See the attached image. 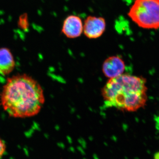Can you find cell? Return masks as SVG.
<instances>
[{"label": "cell", "instance_id": "cell-1", "mask_svg": "<svg viewBox=\"0 0 159 159\" xmlns=\"http://www.w3.org/2000/svg\"><path fill=\"white\" fill-rule=\"evenodd\" d=\"M0 97L4 110L10 116L16 118L36 116L45 102L41 86L26 74H17L8 78Z\"/></svg>", "mask_w": 159, "mask_h": 159}, {"label": "cell", "instance_id": "cell-2", "mask_svg": "<svg viewBox=\"0 0 159 159\" xmlns=\"http://www.w3.org/2000/svg\"><path fill=\"white\" fill-rule=\"evenodd\" d=\"M146 93L145 78L127 74L109 80L102 91L107 107L130 112L145 106Z\"/></svg>", "mask_w": 159, "mask_h": 159}, {"label": "cell", "instance_id": "cell-3", "mask_svg": "<svg viewBox=\"0 0 159 159\" xmlns=\"http://www.w3.org/2000/svg\"><path fill=\"white\" fill-rule=\"evenodd\" d=\"M128 16L142 29H159V0H135Z\"/></svg>", "mask_w": 159, "mask_h": 159}, {"label": "cell", "instance_id": "cell-4", "mask_svg": "<svg viewBox=\"0 0 159 159\" xmlns=\"http://www.w3.org/2000/svg\"><path fill=\"white\" fill-rule=\"evenodd\" d=\"M106 29L105 19L100 16H89L83 24V32L89 39H96L101 37Z\"/></svg>", "mask_w": 159, "mask_h": 159}, {"label": "cell", "instance_id": "cell-5", "mask_svg": "<svg viewBox=\"0 0 159 159\" xmlns=\"http://www.w3.org/2000/svg\"><path fill=\"white\" fill-rule=\"evenodd\" d=\"M102 72L107 78H115L123 74L125 64L121 57L113 56L106 59L102 64Z\"/></svg>", "mask_w": 159, "mask_h": 159}, {"label": "cell", "instance_id": "cell-6", "mask_svg": "<svg viewBox=\"0 0 159 159\" xmlns=\"http://www.w3.org/2000/svg\"><path fill=\"white\" fill-rule=\"evenodd\" d=\"M61 32L68 38L79 37L83 32L82 20L77 16H69L64 21Z\"/></svg>", "mask_w": 159, "mask_h": 159}, {"label": "cell", "instance_id": "cell-7", "mask_svg": "<svg viewBox=\"0 0 159 159\" xmlns=\"http://www.w3.org/2000/svg\"><path fill=\"white\" fill-rule=\"evenodd\" d=\"M15 65L14 56L10 49L0 48V74L4 76L9 75L14 70Z\"/></svg>", "mask_w": 159, "mask_h": 159}, {"label": "cell", "instance_id": "cell-8", "mask_svg": "<svg viewBox=\"0 0 159 159\" xmlns=\"http://www.w3.org/2000/svg\"><path fill=\"white\" fill-rule=\"evenodd\" d=\"M6 150V145L5 142L0 138V159L2 157Z\"/></svg>", "mask_w": 159, "mask_h": 159}, {"label": "cell", "instance_id": "cell-9", "mask_svg": "<svg viewBox=\"0 0 159 159\" xmlns=\"http://www.w3.org/2000/svg\"><path fill=\"white\" fill-rule=\"evenodd\" d=\"M154 159H159V152H157L154 156Z\"/></svg>", "mask_w": 159, "mask_h": 159}]
</instances>
